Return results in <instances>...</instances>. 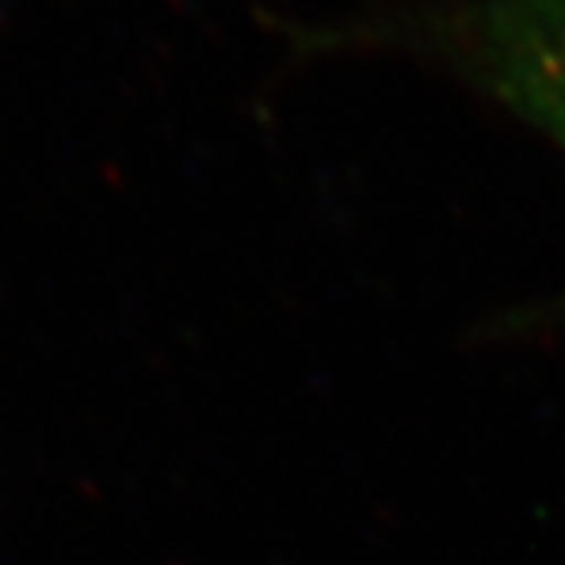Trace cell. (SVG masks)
<instances>
[{
    "instance_id": "1",
    "label": "cell",
    "mask_w": 565,
    "mask_h": 565,
    "mask_svg": "<svg viewBox=\"0 0 565 565\" xmlns=\"http://www.w3.org/2000/svg\"><path fill=\"white\" fill-rule=\"evenodd\" d=\"M287 42L300 58L361 49L423 52L565 150V0H454L413 14L307 21L287 31Z\"/></svg>"
}]
</instances>
